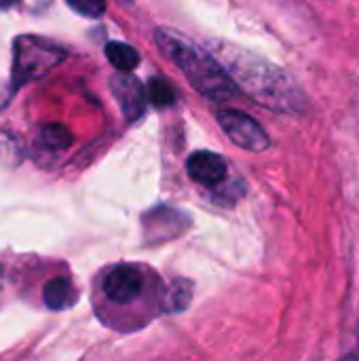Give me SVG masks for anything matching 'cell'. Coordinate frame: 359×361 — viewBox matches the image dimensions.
Listing matches in <instances>:
<instances>
[{"label": "cell", "mask_w": 359, "mask_h": 361, "mask_svg": "<svg viewBox=\"0 0 359 361\" xmlns=\"http://www.w3.org/2000/svg\"><path fill=\"white\" fill-rule=\"evenodd\" d=\"M218 123H220L222 131L229 135V140L233 144H237L239 148H243V150L262 152V150H267L271 146V140H269L267 131L260 127L258 121H254L245 112L222 110L218 114Z\"/></svg>", "instance_id": "cell-4"}, {"label": "cell", "mask_w": 359, "mask_h": 361, "mask_svg": "<svg viewBox=\"0 0 359 361\" xmlns=\"http://www.w3.org/2000/svg\"><path fill=\"white\" fill-rule=\"evenodd\" d=\"M66 2L72 6V11H76L83 17H91V19L104 15V11H106V0H66Z\"/></svg>", "instance_id": "cell-12"}, {"label": "cell", "mask_w": 359, "mask_h": 361, "mask_svg": "<svg viewBox=\"0 0 359 361\" xmlns=\"http://www.w3.org/2000/svg\"><path fill=\"white\" fill-rule=\"evenodd\" d=\"M186 171L195 182L203 186H216L226 178V163L220 154L201 150L190 154L186 163Z\"/></svg>", "instance_id": "cell-7"}, {"label": "cell", "mask_w": 359, "mask_h": 361, "mask_svg": "<svg viewBox=\"0 0 359 361\" xmlns=\"http://www.w3.org/2000/svg\"><path fill=\"white\" fill-rule=\"evenodd\" d=\"M154 38L163 55H167V59H171L184 72V76L199 93L214 102H229L237 95L235 80L220 68L214 57L205 55L195 44L186 42V38L165 27H159Z\"/></svg>", "instance_id": "cell-1"}, {"label": "cell", "mask_w": 359, "mask_h": 361, "mask_svg": "<svg viewBox=\"0 0 359 361\" xmlns=\"http://www.w3.org/2000/svg\"><path fill=\"white\" fill-rule=\"evenodd\" d=\"M47 55H63V51L47 44V42H36V38H19L17 42V76L21 80H30L36 78V66L42 70V74L53 68L59 59L55 57H47Z\"/></svg>", "instance_id": "cell-5"}, {"label": "cell", "mask_w": 359, "mask_h": 361, "mask_svg": "<svg viewBox=\"0 0 359 361\" xmlns=\"http://www.w3.org/2000/svg\"><path fill=\"white\" fill-rule=\"evenodd\" d=\"M112 91L129 121L142 116L148 93L144 91V87L138 78H133V76H129V72H125L112 80Z\"/></svg>", "instance_id": "cell-6"}, {"label": "cell", "mask_w": 359, "mask_h": 361, "mask_svg": "<svg viewBox=\"0 0 359 361\" xmlns=\"http://www.w3.org/2000/svg\"><path fill=\"white\" fill-rule=\"evenodd\" d=\"M72 142V135L61 125H47L42 129V144L47 148H66Z\"/></svg>", "instance_id": "cell-11"}, {"label": "cell", "mask_w": 359, "mask_h": 361, "mask_svg": "<svg viewBox=\"0 0 359 361\" xmlns=\"http://www.w3.org/2000/svg\"><path fill=\"white\" fill-rule=\"evenodd\" d=\"M19 0H0V8H8V6H13V4H17Z\"/></svg>", "instance_id": "cell-13"}, {"label": "cell", "mask_w": 359, "mask_h": 361, "mask_svg": "<svg viewBox=\"0 0 359 361\" xmlns=\"http://www.w3.org/2000/svg\"><path fill=\"white\" fill-rule=\"evenodd\" d=\"M42 300L51 311H63L76 302V290L68 277H53L42 290Z\"/></svg>", "instance_id": "cell-8"}, {"label": "cell", "mask_w": 359, "mask_h": 361, "mask_svg": "<svg viewBox=\"0 0 359 361\" xmlns=\"http://www.w3.org/2000/svg\"><path fill=\"white\" fill-rule=\"evenodd\" d=\"M146 93H148V99H150L154 106H159V108L169 106V104L176 102V91H174V87H171L165 78H161V76L150 78L148 91H146Z\"/></svg>", "instance_id": "cell-10"}, {"label": "cell", "mask_w": 359, "mask_h": 361, "mask_svg": "<svg viewBox=\"0 0 359 361\" xmlns=\"http://www.w3.org/2000/svg\"><path fill=\"white\" fill-rule=\"evenodd\" d=\"M216 49L224 57V63L229 66L237 85L243 87L245 93H250L254 99L275 110H296V106H300V93L288 76L275 72L271 66H262L260 61H245L243 57H235L222 44H216Z\"/></svg>", "instance_id": "cell-2"}, {"label": "cell", "mask_w": 359, "mask_h": 361, "mask_svg": "<svg viewBox=\"0 0 359 361\" xmlns=\"http://www.w3.org/2000/svg\"><path fill=\"white\" fill-rule=\"evenodd\" d=\"M144 286H146V277L140 267L118 264V267H112L104 275L99 292L110 305L125 307V305L135 302L142 296Z\"/></svg>", "instance_id": "cell-3"}, {"label": "cell", "mask_w": 359, "mask_h": 361, "mask_svg": "<svg viewBox=\"0 0 359 361\" xmlns=\"http://www.w3.org/2000/svg\"><path fill=\"white\" fill-rule=\"evenodd\" d=\"M106 57L118 72H133L140 63V53L125 42H108Z\"/></svg>", "instance_id": "cell-9"}]
</instances>
